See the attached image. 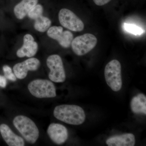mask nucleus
Returning <instances> with one entry per match:
<instances>
[{"label":"nucleus","mask_w":146,"mask_h":146,"mask_svg":"<svg viewBox=\"0 0 146 146\" xmlns=\"http://www.w3.org/2000/svg\"><path fill=\"white\" fill-rule=\"evenodd\" d=\"M54 116L61 121L72 125H80L86 118L84 110L80 106L75 105H61L55 108Z\"/></svg>","instance_id":"f257e3e1"},{"label":"nucleus","mask_w":146,"mask_h":146,"mask_svg":"<svg viewBox=\"0 0 146 146\" xmlns=\"http://www.w3.org/2000/svg\"><path fill=\"white\" fill-rule=\"evenodd\" d=\"M13 124L25 140L34 144L39 137V130L31 119L24 115H18L14 118Z\"/></svg>","instance_id":"f03ea898"},{"label":"nucleus","mask_w":146,"mask_h":146,"mask_svg":"<svg viewBox=\"0 0 146 146\" xmlns=\"http://www.w3.org/2000/svg\"><path fill=\"white\" fill-rule=\"evenodd\" d=\"M104 76L106 83L112 91L118 92L121 90L122 80L119 61L115 59L110 61L105 68Z\"/></svg>","instance_id":"7ed1b4c3"},{"label":"nucleus","mask_w":146,"mask_h":146,"mask_svg":"<svg viewBox=\"0 0 146 146\" xmlns=\"http://www.w3.org/2000/svg\"><path fill=\"white\" fill-rule=\"evenodd\" d=\"M28 88L31 94L38 98H53L56 96L54 84L48 80H35L29 83Z\"/></svg>","instance_id":"20e7f679"},{"label":"nucleus","mask_w":146,"mask_h":146,"mask_svg":"<svg viewBox=\"0 0 146 146\" xmlns=\"http://www.w3.org/2000/svg\"><path fill=\"white\" fill-rule=\"evenodd\" d=\"M98 40L96 36L90 33H86L73 39L71 46L74 53L81 56L88 53L96 46Z\"/></svg>","instance_id":"39448f33"},{"label":"nucleus","mask_w":146,"mask_h":146,"mask_svg":"<svg viewBox=\"0 0 146 146\" xmlns=\"http://www.w3.org/2000/svg\"><path fill=\"white\" fill-rule=\"evenodd\" d=\"M46 64L50 69L49 78L55 82H63L66 79L63 62L60 56L58 54L50 55L47 58Z\"/></svg>","instance_id":"423d86ee"},{"label":"nucleus","mask_w":146,"mask_h":146,"mask_svg":"<svg viewBox=\"0 0 146 146\" xmlns=\"http://www.w3.org/2000/svg\"><path fill=\"white\" fill-rule=\"evenodd\" d=\"M58 20L62 26L72 31H81L84 29V24L81 19L67 9H60L58 13Z\"/></svg>","instance_id":"0eeeda50"},{"label":"nucleus","mask_w":146,"mask_h":146,"mask_svg":"<svg viewBox=\"0 0 146 146\" xmlns=\"http://www.w3.org/2000/svg\"><path fill=\"white\" fill-rule=\"evenodd\" d=\"M47 34L50 38L56 40L60 46L63 48H68L70 46L74 39V35L69 31H63L62 27L53 26L47 30Z\"/></svg>","instance_id":"6e6552de"},{"label":"nucleus","mask_w":146,"mask_h":146,"mask_svg":"<svg viewBox=\"0 0 146 146\" xmlns=\"http://www.w3.org/2000/svg\"><path fill=\"white\" fill-rule=\"evenodd\" d=\"M40 61L35 58L31 57L25 61L17 63L13 67L15 76L19 79H23L27 76L29 71L37 70L40 66Z\"/></svg>","instance_id":"1a4fd4ad"},{"label":"nucleus","mask_w":146,"mask_h":146,"mask_svg":"<svg viewBox=\"0 0 146 146\" xmlns=\"http://www.w3.org/2000/svg\"><path fill=\"white\" fill-rule=\"evenodd\" d=\"M49 137L57 145L65 143L68 139V129L64 125L56 123H52L49 125L47 131Z\"/></svg>","instance_id":"9d476101"},{"label":"nucleus","mask_w":146,"mask_h":146,"mask_svg":"<svg viewBox=\"0 0 146 146\" xmlns=\"http://www.w3.org/2000/svg\"><path fill=\"white\" fill-rule=\"evenodd\" d=\"M38 48V44L35 41L33 36L27 34L24 36L23 44L17 51L16 55L19 58L32 57L36 54Z\"/></svg>","instance_id":"9b49d317"},{"label":"nucleus","mask_w":146,"mask_h":146,"mask_svg":"<svg viewBox=\"0 0 146 146\" xmlns=\"http://www.w3.org/2000/svg\"><path fill=\"white\" fill-rule=\"evenodd\" d=\"M0 132L4 140L9 146H25L23 139L15 134L6 124H2L0 125Z\"/></svg>","instance_id":"f8f14e48"},{"label":"nucleus","mask_w":146,"mask_h":146,"mask_svg":"<svg viewBox=\"0 0 146 146\" xmlns=\"http://www.w3.org/2000/svg\"><path fill=\"white\" fill-rule=\"evenodd\" d=\"M106 143L109 146H133L135 144V137L132 133H124L110 137Z\"/></svg>","instance_id":"ddd939ff"},{"label":"nucleus","mask_w":146,"mask_h":146,"mask_svg":"<svg viewBox=\"0 0 146 146\" xmlns=\"http://www.w3.org/2000/svg\"><path fill=\"white\" fill-rule=\"evenodd\" d=\"M38 1V0H22L15 6L13 9L16 18L19 20H23L37 4Z\"/></svg>","instance_id":"4468645a"},{"label":"nucleus","mask_w":146,"mask_h":146,"mask_svg":"<svg viewBox=\"0 0 146 146\" xmlns=\"http://www.w3.org/2000/svg\"><path fill=\"white\" fill-rule=\"evenodd\" d=\"M131 111L134 114H146V96L140 93L132 98L130 103Z\"/></svg>","instance_id":"2eb2a0df"},{"label":"nucleus","mask_w":146,"mask_h":146,"mask_svg":"<svg viewBox=\"0 0 146 146\" xmlns=\"http://www.w3.org/2000/svg\"><path fill=\"white\" fill-rule=\"evenodd\" d=\"M35 21L34 28L39 32H45L48 29L51 25V21L49 18L43 15Z\"/></svg>","instance_id":"dca6fc26"},{"label":"nucleus","mask_w":146,"mask_h":146,"mask_svg":"<svg viewBox=\"0 0 146 146\" xmlns=\"http://www.w3.org/2000/svg\"><path fill=\"white\" fill-rule=\"evenodd\" d=\"M44 11V8L43 6L41 4H36L35 6L31 9L27 14L29 18L32 20H36V18H39L42 15Z\"/></svg>","instance_id":"f3484780"},{"label":"nucleus","mask_w":146,"mask_h":146,"mask_svg":"<svg viewBox=\"0 0 146 146\" xmlns=\"http://www.w3.org/2000/svg\"><path fill=\"white\" fill-rule=\"evenodd\" d=\"M124 28L126 31L136 35H140L143 33V30L140 27L132 24L125 23Z\"/></svg>","instance_id":"a211bd4d"},{"label":"nucleus","mask_w":146,"mask_h":146,"mask_svg":"<svg viewBox=\"0 0 146 146\" xmlns=\"http://www.w3.org/2000/svg\"><path fill=\"white\" fill-rule=\"evenodd\" d=\"M4 76L6 79L13 82L16 80V77L15 74L12 72V69L7 65H4L3 68Z\"/></svg>","instance_id":"6ab92c4d"},{"label":"nucleus","mask_w":146,"mask_h":146,"mask_svg":"<svg viewBox=\"0 0 146 146\" xmlns=\"http://www.w3.org/2000/svg\"><path fill=\"white\" fill-rule=\"evenodd\" d=\"M94 3L98 6H103L110 2L111 0H93Z\"/></svg>","instance_id":"aec40b11"},{"label":"nucleus","mask_w":146,"mask_h":146,"mask_svg":"<svg viewBox=\"0 0 146 146\" xmlns=\"http://www.w3.org/2000/svg\"><path fill=\"white\" fill-rule=\"evenodd\" d=\"M7 84V79L4 76L0 75V86L2 88H5Z\"/></svg>","instance_id":"412c9836"}]
</instances>
